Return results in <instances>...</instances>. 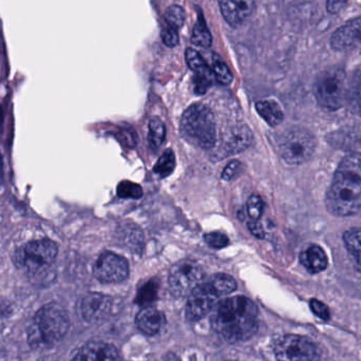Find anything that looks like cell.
<instances>
[{"instance_id": "484cf974", "label": "cell", "mask_w": 361, "mask_h": 361, "mask_svg": "<svg viewBox=\"0 0 361 361\" xmlns=\"http://www.w3.org/2000/svg\"><path fill=\"white\" fill-rule=\"evenodd\" d=\"M176 169L175 152L171 149L165 150L154 166V171L161 178H167L173 173Z\"/></svg>"}, {"instance_id": "603a6c76", "label": "cell", "mask_w": 361, "mask_h": 361, "mask_svg": "<svg viewBox=\"0 0 361 361\" xmlns=\"http://www.w3.org/2000/svg\"><path fill=\"white\" fill-rule=\"evenodd\" d=\"M148 143L152 149H159L164 143L165 137H166V129H165L164 123L160 118L154 116L150 118L149 125H148Z\"/></svg>"}, {"instance_id": "ac0fdd59", "label": "cell", "mask_w": 361, "mask_h": 361, "mask_svg": "<svg viewBox=\"0 0 361 361\" xmlns=\"http://www.w3.org/2000/svg\"><path fill=\"white\" fill-rule=\"evenodd\" d=\"M135 322L140 331H142L144 334L152 336L162 330L166 319L162 312L152 307H146L137 313Z\"/></svg>"}, {"instance_id": "d6a6232c", "label": "cell", "mask_w": 361, "mask_h": 361, "mask_svg": "<svg viewBox=\"0 0 361 361\" xmlns=\"http://www.w3.org/2000/svg\"><path fill=\"white\" fill-rule=\"evenodd\" d=\"M242 164L239 161L233 160L229 162L225 167L222 173V179L224 180H231L235 179L240 173H241Z\"/></svg>"}, {"instance_id": "2e32d148", "label": "cell", "mask_w": 361, "mask_h": 361, "mask_svg": "<svg viewBox=\"0 0 361 361\" xmlns=\"http://www.w3.org/2000/svg\"><path fill=\"white\" fill-rule=\"evenodd\" d=\"M187 65L195 74V90L204 93L214 80L212 68L208 67L199 52L193 49H187L185 53Z\"/></svg>"}, {"instance_id": "83f0119b", "label": "cell", "mask_w": 361, "mask_h": 361, "mask_svg": "<svg viewBox=\"0 0 361 361\" xmlns=\"http://www.w3.org/2000/svg\"><path fill=\"white\" fill-rule=\"evenodd\" d=\"M118 195L122 199H140L143 195V189L137 183L122 180L118 185Z\"/></svg>"}, {"instance_id": "e575fe53", "label": "cell", "mask_w": 361, "mask_h": 361, "mask_svg": "<svg viewBox=\"0 0 361 361\" xmlns=\"http://www.w3.org/2000/svg\"><path fill=\"white\" fill-rule=\"evenodd\" d=\"M349 0H326V10L331 14H337L343 11Z\"/></svg>"}, {"instance_id": "6da1fadb", "label": "cell", "mask_w": 361, "mask_h": 361, "mask_svg": "<svg viewBox=\"0 0 361 361\" xmlns=\"http://www.w3.org/2000/svg\"><path fill=\"white\" fill-rule=\"evenodd\" d=\"M258 316V307L254 301L247 297L235 296L216 303L210 322L225 341L237 343L248 341L256 334Z\"/></svg>"}, {"instance_id": "f1b7e54d", "label": "cell", "mask_w": 361, "mask_h": 361, "mask_svg": "<svg viewBox=\"0 0 361 361\" xmlns=\"http://www.w3.org/2000/svg\"><path fill=\"white\" fill-rule=\"evenodd\" d=\"M165 19L171 27L180 29L185 23V11L182 6H171L165 12Z\"/></svg>"}, {"instance_id": "ba28073f", "label": "cell", "mask_w": 361, "mask_h": 361, "mask_svg": "<svg viewBox=\"0 0 361 361\" xmlns=\"http://www.w3.org/2000/svg\"><path fill=\"white\" fill-rule=\"evenodd\" d=\"M205 271L195 261L183 260L171 267L169 284L171 293L177 297L189 296L203 283Z\"/></svg>"}, {"instance_id": "7c38bea8", "label": "cell", "mask_w": 361, "mask_h": 361, "mask_svg": "<svg viewBox=\"0 0 361 361\" xmlns=\"http://www.w3.org/2000/svg\"><path fill=\"white\" fill-rule=\"evenodd\" d=\"M114 301L111 297L99 293H91L80 300V313L89 324L105 322L111 314Z\"/></svg>"}, {"instance_id": "74e56055", "label": "cell", "mask_w": 361, "mask_h": 361, "mask_svg": "<svg viewBox=\"0 0 361 361\" xmlns=\"http://www.w3.org/2000/svg\"><path fill=\"white\" fill-rule=\"evenodd\" d=\"M169 361H173V360H169Z\"/></svg>"}, {"instance_id": "8d00e7d4", "label": "cell", "mask_w": 361, "mask_h": 361, "mask_svg": "<svg viewBox=\"0 0 361 361\" xmlns=\"http://www.w3.org/2000/svg\"><path fill=\"white\" fill-rule=\"evenodd\" d=\"M4 179V163H2L1 154H0V183Z\"/></svg>"}, {"instance_id": "ffe728a7", "label": "cell", "mask_w": 361, "mask_h": 361, "mask_svg": "<svg viewBox=\"0 0 361 361\" xmlns=\"http://www.w3.org/2000/svg\"><path fill=\"white\" fill-rule=\"evenodd\" d=\"M354 114H361V73L355 72L348 80L345 104Z\"/></svg>"}, {"instance_id": "5b68a950", "label": "cell", "mask_w": 361, "mask_h": 361, "mask_svg": "<svg viewBox=\"0 0 361 361\" xmlns=\"http://www.w3.org/2000/svg\"><path fill=\"white\" fill-rule=\"evenodd\" d=\"M56 243L51 240H36L21 246L13 256L15 265L30 275L49 271L56 260Z\"/></svg>"}, {"instance_id": "e0dca14e", "label": "cell", "mask_w": 361, "mask_h": 361, "mask_svg": "<svg viewBox=\"0 0 361 361\" xmlns=\"http://www.w3.org/2000/svg\"><path fill=\"white\" fill-rule=\"evenodd\" d=\"M252 142V130L245 125L231 127L222 137V148L226 154H235L250 147Z\"/></svg>"}, {"instance_id": "44dd1931", "label": "cell", "mask_w": 361, "mask_h": 361, "mask_svg": "<svg viewBox=\"0 0 361 361\" xmlns=\"http://www.w3.org/2000/svg\"><path fill=\"white\" fill-rule=\"evenodd\" d=\"M256 109L261 118L271 126H277L283 120V112L275 101L264 99L258 102L256 104Z\"/></svg>"}, {"instance_id": "30bf717a", "label": "cell", "mask_w": 361, "mask_h": 361, "mask_svg": "<svg viewBox=\"0 0 361 361\" xmlns=\"http://www.w3.org/2000/svg\"><path fill=\"white\" fill-rule=\"evenodd\" d=\"M224 296L210 278L200 284L190 295L186 305V318L189 322H199L214 310L219 299Z\"/></svg>"}, {"instance_id": "d4e9b609", "label": "cell", "mask_w": 361, "mask_h": 361, "mask_svg": "<svg viewBox=\"0 0 361 361\" xmlns=\"http://www.w3.org/2000/svg\"><path fill=\"white\" fill-rule=\"evenodd\" d=\"M191 42L195 46L202 47V48H208V47L212 46V36L202 16H200L199 20L197 21L195 27H193Z\"/></svg>"}, {"instance_id": "d590c367", "label": "cell", "mask_w": 361, "mask_h": 361, "mask_svg": "<svg viewBox=\"0 0 361 361\" xmlns=\"http://www.w3.org/2000/svg\"><path fill=\"white\" fill-rule=\"evenodd\" d=\"M248 228L250 229L252 235H256L257 238H260V239L264 238V231H263L262 226L258 221H250L248 223Z\"/></svg>"}, {"instance_id": "836d02e7", "label": "cell", "mask_w": 361, "mask_h": 361, "mask_svg": "<svg viewBox=\"0 0 361 361\" xmlns=\"http://www.w3.org/2000/svg\"><path fill=\"white\" fill-rule=\"evenodd\" d=\"M310 305H311L312 311L314 312L316 316H318V317L324 320L330 319V310H329V307H326L324 302L317 300V299H312Z\"/></svg>"}, {"instance_id": "3957f363", "label": "cell", "mask_w": 361, "mask_h": 361, "mask_svg": "<svg viewBox=\"0 0 361 361\" xmlns=\"http://www.w3.org/2000/svg\"><path fill=\"white\" fill-rule=\"evenodd\" d=\"M69 328L67 312L57 303H47L36 312L27 330V341L34 349L53 347L66 336Z\"/></svg>"}, {"instance_id": "d6986e66", "label": "cell", "mask_w": 361, "mask_h": 361, "mask_svg": "<svg viewBox=\"0 0 361 361\" xmlns=\"http://www.w3.org/2000/svg\"><path fill=\"white\" fill-rule=\"evenodd\" d=\"M300 262L310 273L317 274L328 267L329 261L324 250L319 245L309 246L300 255Z\"/></svg>"}, {"instance_id": "7402d4cb", "label": "cell", "mask_w": 361, "mask_h": 361, "mask_svg": "<svg viewBox=\"0 0 361 361\" xmlns=\"http://www.w3.org/2000/svg\"><path fill=\"white\" fill-rule=\"evenodd\" d=\"M345 246L355 263L356 269L361 273V228H352L343 235Z\"/></svg>"}, {"instance_id": "4fadbf2b", "label": "cell", "mask_w": 361, "mask_h": 361, "mask_svg": "<svg viewBox=\"0 0 361 361\" xmlns=\"http://www.w3.org/2000/svg\"><path fill=\"white\" fill-rule=\"evenodd\" d=\"M331 46L338 51L351 50L361 46V16L351 19L333 34Z\"/></svg>"}, {"instance_id": "1f68e13d", "label": "cell", "mask_w": 361, "mask_h": 361, "mask_svg": "<svg viewBox=\"0 0 361 361\" xmlns=\"http://www.w3.org/2000/svg\"><path fill=\"white\" fill-rule=\"evenodd\" d=\"M162 39L163 42H164L167 47H169V48H173V47L177 46V44H179V33H178V30L171 27V25L165 27L162 32Z\"/></svg>"}, {"instance_id": "9a60e30c", "label": "cell", "mask_w": 361, "mask_h": 361, "mask_svg": "<svg viewBox=\"0 0 361 361\" xmlns=\"http://www.w3.org/2000/svg\"><path fill=\"white\" fill-rule=\"evenodd\" d=\"M221 13L227 23L237 27L246 20L255 10V0H219Z\"/></svg>"}, {"instance_id": "4dcf8cb0", "label": "cell", "mask_w": 361, "mask_h": 361, "mask_svg": "<svg viewBox=\"0 0 361 361\" xmlns=\"http://www.w3.org/2000/svg\"><path fill=\"white\" fill-rule=\"evenodd\" d=\"M248 216L252 221H259L263 210V202L259 195H252L246 204Z\"/></svg>"}, {"instance_id": "cb8c5ba5", "label": "cell", "mask_w": 361, "mask_h": 361, "mask_svg": "<svg viewBox=\"0 0 361 361\" xmlns=\"http://www.w3.org/2000/svg\"><path fill=\"white\" fill-rule=\"evenodd\" d=\"M159 283L156 280H150L147 283L144 284L137 290V299L135 302L142 307H149L152 302L158 298Z\"/></svg>"}, {"instance_id": "52a82bcc", "label": "cell", "mask_w": 361, "mask_h": 361, "mask_svg": "<svg viewBox=\"0 0 361 361\" xmlns=\"http://www.w3.org/2000/svg\"><path fill=\"white\" fill-rule=\"evenodd\" d=\"M282 159L290 165L307 162L316 150L315 137L307 129L294 128L286 133L280 143Z\"/></svg>"}, {"instance_id": "4316f807", "label": "cell", "mask_w": 361, "mask_h": 361, "mask_svg": "<svg viewBox=\"0 0 361 361\" xmlns=\"http://www.w3.org/2000/svg\"><path fill=\"white\" fill-rule=\"evenodd\" d=\"M212 71L214 73V78L220 84L229 85L233 82V74L231 70L227 67L222 59L218 55L214 54L212 61Z\"/></svg>"}, {"instance_id": "5bb4252c", "label": "cell", "mask_w": 361, "mask_h": 361, "mask_svg": "<svg viewBox=\"0 0 361 361\" xmlns=\"http://www.w3.org/2000/svg\"><path fill=\"white\" fill-rule=\"evenodd\" d=\"M71 361H122L118 350L103 341H90L82 345Z\"/></svg>"}, {"instance_id": "f546056e", "label": "cell", "mask_w": 361, "mask_h": 361, "mask_svg": "<svg viewBox=\"0 0 361 361\" xmlns=\"http://www.w3.org/2000/svg\"><path fill=\"white\" fill-rule=\"evenodd\" d=\"M204 241L209 247L214 250H221V248L226 247L229 244V239L225 233L214 231V233H208L204 235Z\"/></svg>"}, {"instance_id": "9c48e42d", "label": "cell", "mask_w": 361, "mask_h": 361, "mask_svg": "<svg viewBox=\"0 0 361 361\" xmlns=\"http://www.w3.org/2000/svg\"><path fill=\"white\" fill-rule=\"evenodd\" d=\"M275 356L277 361H317L320 351L307 337L286 335L276 343Z\"/></svg>"}, {"instance_id": "8992f818", "label": "cell", "mask_w": 361, "mask_h": 361, "mask_svg": "<svg viewBox=\"0 0 361 361\" xmlns=\"http://www.w3.org/2000/svg\"><path fill=\"white\" fill-rule=\"evenodd\" d=\"M348 78L341 68H330L318 76L314 87L320 106L328 110H337L345 104Z\"/></svg>"}, {"instance_id": "7a4b0ae2", "label": "cell", "mask_w": 361, "mask_h": 361, "mask_svg": "<svg viewBox=\"0 0 361 361\" xmlns=\"http://www.w3.org/2000/svg\"><path fill=\"white\" fill-rule=\"evenodd\" d=\"M326 206L337 216H350L361 208V154L345 157L326 195Z\"/></svg>"}, {"instance_id": "277c9868", "label": "cell", "mask_w": 361, "mask_h": 361, "mask_svg": "<svg viewBox=\"0 0 361 361\" xmlns=\"http://www.w3.org/2000/svg\"><path fill=\"white\" fill-rule=\"evenodd\" d=\"M180 129L183 137L197 147L210 149L216 145L214 114L204 104H192L185 110Z\"/></svg>"}, {"instance_id": "8fae6325", "label": "cell", "mask_w": 361, "mask_h": 361, "mask_svg": "<svg viewBox=\"0 0 361 361\" xmlns=\"http://www.w3.org/2000/svg\"><path fill=\"white\" fill-rule=\"evenodd\" d=\"M93 274L103 283H120L128 278L129 263L120 255L106 252L95 262Z\"/></svg>"}]
</instances>
